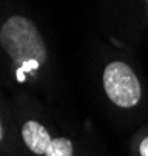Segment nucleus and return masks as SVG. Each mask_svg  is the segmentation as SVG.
Instances as JSON below:
<instances>
[{
	"label": "nucleus",
	"mask_w": 148,
	"mask_h": 156,
	"mask_svg": "<svg viewBox=\"0 0 148 156\" xmlns=\"http://www.w3.org/2000/svg\"><path fill=\"white\" fill-rule=\"evenodd\" d=\"M0 45L17 68L28 60H37L42 65L48 59L45 42L39 30L23 16H12L2 25Z\"/></svg>",
	"instance_id": "1"
},
{
	"label": "nucleus",
	"mask_w": 148,
	"mask_h": 156,
	"mask_svg": "<svg viewBox=\"0 0 148 156\" xmlns=\"http://www.w3.org/2000/svg\"><path fill=\"white\" fill-rule=\"evenodd\" d=\"M103 91L119 108H134L142 99V85L134 70L122 60L110 62L102 74Z\"/></svg>",
	"instance_id": "2"
},
{
	"label": "nucleus",
	"mask_w": 148,
	"mask_h": 156,
	"mask_svg": "<svg viewBox=\"0 0 148 156\" xmlns=\"http://www.w3.org/2000/svg\"><path fill=\"white\" fill-rule=\"evenodd\" d=\"M22 136L26 147L36 154H45L48 145L53 141L50 131L37 121H28L23 124Z\"/></svg>",
	"instance_id": "3"
},
{
	"label": "nucleus",
	"mask_w": 148,
	"mask_h": 156,
	"mask_svg": "<svg viewBox=\"0 0 148 156\" xmlns=\"http://www.w3.org/2000/svg\"><path fill=\"white\" fill-rule=\"evenodd\" d=\"M45 156H73V142L68 138L53 139L46 148Z\"/></svg>",
	"instance_id": "4"
},
{
	"label": "nucleus",
	"mask_w": 148,
	"mask_h": 156,
	"mask_svg": "<svg viewBox=\"0 0 148 156\" xmlns=\"http://www.w3.org/2000/svg\"><path fill=\"white\" fill-rule=\"evenodd\" d=\"M137 154L139 156H148V135H145L139 144H137Z\"/></svg>",
	"instance_id": "5"
},
{
	"label": "nucleus",
	"mask_w": 148,
	"mask_h": 156,
	"mask_svg": "<svg viewBox=\"0 0 148 156\" xmlns=\"http://www.w3.org/2000/svg\"><path fill=\"white\" fill-rule=\"evenodd\" d=\"M15 76H17V80H19L20 83H23V82L26 80V74L23 73V70H20V68L15 70Z\"/></svg>",
	"instance_id": "6"
},
{
	"label": "nucleus",
	"mask_w": 148,
	"mask_h": 156,
	"mask_svg": "<svg viewBox=\"0 0 148 156\" xmlns=\"http://www.w3.org/2000/svg\"><path fill=\"white\" fill-rule=\"evenodd\" d=\"M3 139V128H2V122H0V142Z\"/></svg>",
	"instance_id": "7"
},
{
	"label": "nucleus",
	"mask_w": 148,
	"mask_h": 156,
	"mask_svg": "<svg viewBox=\"0 0 148 156\" xmlns=\"http://www.w3.org/2000/svg\"><path fill=\"white\" fill-rule=\"evenodd\" d=\"M146 2H148V0H146Z\"/></svg>",
	"instance_id": "8"
}]
</instances>
